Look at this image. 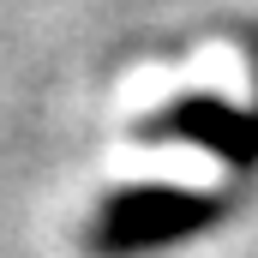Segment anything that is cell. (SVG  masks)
<instances>
[]
</instances>
